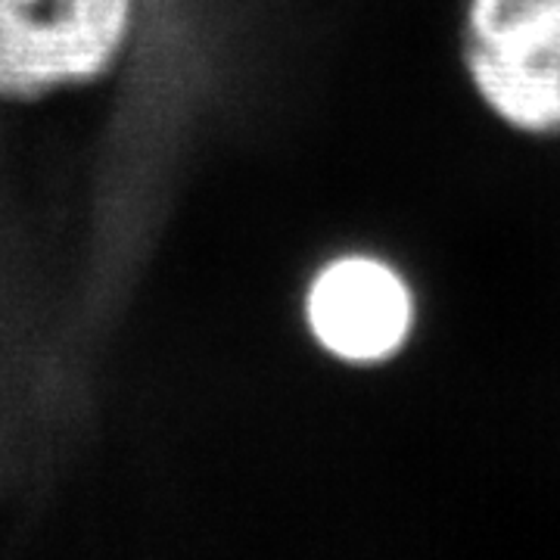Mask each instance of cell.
Instances as JSON below:
<instances>
[{
    "instance_id": "cell-1",
    "label": "cell",
    "mask_w": 560,
    "mask_h": 560,
    "mask_svg": "<svg viewBox=\"0 0 560 560\" xmlns=\"http://www.w3.org/2000/svg\"><path fill=\"white\" fill-rule=\"evenodd\" d=\"M467 66L501 119L533 135H558L560 0H474Z\"/></svg>"
},
{
    "instance_id": "cell-2",
    "label": "cell",
    "mask_w": 560,
    "mask_h": 560,
    "mask_svg": "<svg viewBox=\"0 0 560 560\" xmlns=\"http://www.w3.org/2000/svg\"><path fill=\"white\" fill-rule=\"evenodd\" d=\"M128 0H0V94H35L103 72Z\"/></svg>"
},
{
    "instance_id": "cell-3",
    "label": "cell",
    "mask_w": 560,
    "mask_h": 560,
    "mask_svg": "<svg viewBox=\"0 0 560 560\" xmlns=\"http://www.w3.org/2000/svg\"><path fill=\"white\" fill-rule=\"evenodd\" d=\"M415 320L405 280L377 259L334 261L308 293V324L324 349L346 361L396 355Z\"/></svg>"
}]
</instances>
